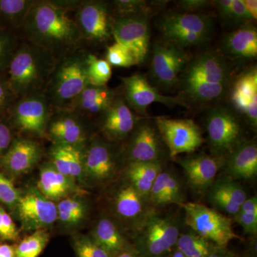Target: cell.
I'll list each match as a JSON object with an SVG mask.
<instances>
[{
	"mask_svg": "<svg viewBox=\"0 0 257 257\" xmlns=\"http://www.w3.org/2000/svg\"><path fill=\"white\" fill-rule=\"evenodd\" d=\"M112 257H140L138 253L135 251V248L133 247V245L128 246V247L125 248L120 252L115 254Z\"/></svg>",
	"mask_w": 257,
	"mask_h": 257,
	"instance_id": "55",
	"label": "cell"
},
{
	"mask_svg": "<svg viewBox=\"0 0 257 257\" xmlns=\"http://www.w3.org/2000/svg\"><path fill=\"white\" fill-rule=\"evenodd\" d=\"M224 49L228 55L235 58H254L257 55L256 28L247 25L229 34L224 39Z\"/></svg>",
	"mask_w": 257,
	"mask_h": 257,
	"instance_id": "32",
	"label": "cell"
},
{
	"mask_svg": "<svg viewBox=\"0 0 257 257\" xmlns=\"http://www.w3.org/2000/svg\"><path fill=\"white\" fill-rule=\"evenodd\" d=\"M37 186L38 190L52 201L62 200L76 191L73 181L60 173L50 162L42 166Z\"/></svg>",
	"mask_w": 257,
	"mask_h": 257,
	"instance_id": "30",
	"label": "cell"
},
{
	"mask_svg": "<svg viewBox=\"0 0 257 257\" xmlns=\"http://www.w3.org/2000/svg\"><path fill=\"white\" fill-rule=\"evenodd\" d=\"M17 97L12 91L6 77H0V114L8 111Z\"/></svg>",
	"mask_w": 257,
	"mask_h": 257,
	"instance_id": "47",
	"label": "cell"
},
{
	"mask_svg": "<svg viewBox=\"0 0 257 257\" xmlns=\"http://www.w3.org/2000/svg\"><path fill=\"white\" fill-rule=\"evenodd\" d=\"M116 96V92L107 86L88 84L80 94L67 108L88 119L101 116L110 106Z\"/></svg>",
	"mask_w": 257,
	"mask_h": 257,
	"instance_id": "26",
	"label": "cell"
},
{
	"mask_svg": "<svg viewBox=\"0 0 257 257\" xmlns=\"http://www.w3.org/2000/svg\"><path fill=\"white\" fill-rule=\"evenodd\" d=\"M251 20H253L252 16L248 13L243 0H233L231 21L235 23H241Z\"/></svg>",
	"mask_w": 257,
	"mask_h": 257,
	"instance_id": "48",
	"label": "cell"
},
{
	"mask_svg": "<svg viewBox=\"0 0 257 257\" xmlns=\"http://www.w3.org/2000/svg\"><path fill=\"white\" fill-rule=\"evenodd\" d=\"M206 128L208 145L213 156L224 157L243 140L239 121L224 106H217L209 111Z\"/></svg>",
	"mask_w": 257,
	"mask_h": 257,
	"instance_id": "11",
	"label": "cell"
},
{
	"mask_svg": "<svg viewBox=\"0 0 257 257\" xmlns=\"http://www.w3.org/2000/svg\"><path fill=\"white\" fill-rule=\"evenodd\" d=\"M234 107L244 114L253 128L257 125V72L253 69L241 75L231 94Z\"/></svg>",
	"mask_w": 257,
	"mask_h": 257,
	"instance_id": "27",
	"label": "cell"
},
{
	"mask_svg": "<svg viewBox=\"0 0 257 257\" xmlns=\"http://www.w3.org/2000/svg\"><path fill=\"white\" fill-rule=\"evenodd\" d=\"M189 64V57L182 47L170 42H159L154 47L152 73L162 87L177 84L179 74Z\"/></svg>",
	"mask_w": 257,
	"mask_h": 257,
	"instance_id": "17",
	"label": "cell"
},
{
	"mask_svg": "<svg viewBox=\"0 0 257 257\" xmlns=\"http://www.w3.org/2000/svg\"><path fill=\"white\" fill-rule=\"evenodd\" d=\"M207 0H182L179 2V5L186 12H196L204 9L211 4Z\"/></svg>",
	"mask_w": 257,
	"mask_h": 257,
	"instance_id": "50",
	"label": "cell"
},
{
	"mask_svg": "<svg viewBox=\"0 0 257 257\" xmlns=\"http://www.w3.org/2000/svg\"><path fill=\"white\" fill-rule=\"evenodd\" d=\"M71 147L72 146L70 145L53 143L49 152L50 163L60 173L69 179H70Z\"/></svg>",
	"mask_w": 257,
	"mask_h": 257,
	"instance_id": "39",
	"label": "cell"
},
{
	"mask_svg": "<svg viewBox=\"0 0 257 257\" xmlns=\"http://www.w3.org/2000/svg\"><path fill=\"white\" fill-rule=\"evenodd\" d=\"M101 117L100 130L104 138L116 143L126 140L139 121L124 96L117 95Z\"/></svg>",
	"mask_w": 257,
	"mask_h": 257,
	"instance_id": "22",
	"label": "cell"
},
{
	"mask_svg": "<svg viewBox=\"0 0 257 257\" xmlns=\"http://www.w3.org/2000/svg\"><path fill=\"white\" fill-rule=\"evenodd\" d=\"M187 187L185 181L173 168L165 166L152 186L149 204L156 211L172 205L181 208L187 202Z\"/></svg>",
	"mask_w": 257,
	"mask_h": 257,
	"instance_id": "19",
	"label": "cell"
},
{
	"mask_svg": "<svg viewBox=\"0 0 257 257\" xmlns=\"http://www.w3.org/2000/svg\"><path fill=\"white\" fill-rule=\"evenodd\" d=\"M59 58L23 40L12 56L6 78L17 99L43 92Z\"/></svg>",
	"mask_w": 257,
	"mask_h": 257,
	"instance_id": "2",
	"label": "cell"
},
{
	"mask_svg": "<svg viewBox=\"0 0 257 257\" xmlns=\"http://www.w3.org/2000/svg\"><path fill=\"white\" fill-rule=\"evenodd\" d=\"M15 209L25 229L43 230L57 219V205L37 188L29 189L22 195Z\"/></svg>",
	"mask_w": 257,
	"mask_h": 257,
	"instance_id": "18",
	"label": "cell"
},
{
	"mask_svg": "<svg viewBox=\"0 0 257 257\" xmlns=\"http://www.w3.org/2000/svg\"><path fill=\"white\" fill-rule=\"evenodd\" d=\"M122 160L124 153L116 143L101 137L91 138L84 148V178L94 184L110 182L119 173Z\"/></svg>",
	"mask_w": 257,
	"mask_h": 257,
	"instance_id": "7",
	"label": "cell"
},
{
	"mask_svg": "<svg viewBox=\"0 0 257 257\" xmlns=\"http://www.w3.org/2000/svg\"><path fill=\"white\" fill-rule=\"evenodd\" d=\"M57 219L62 224L74 226L84 220L87 214V206L80 199L66 197L57 205Z\"/></svg>",
	"mask_w": 257,
	"mask_h": 257,
	"instance_id": "34",
	"label": "cell"
},
{
	"mask_svg": "<svg viewBox=\"0 0 257 257\" xmlns=\"http://www.w3.org/2000/svg\"><path fill=\"white\" fill-rule=\"evenodd\" d=\"M0 236L7 240H15L18 231L11 216L0 207Z\"/></svg>",
	"mask_w": 257,
	"mask_h": 257,
	"instance_id": "46",
	"label": "cell"
},
{
	"mask_svg": "<svg viewBox=\"0 0 257 257\" xmlns=\"http://www.w3.org/2000/svg\"><path fill=\"white\" fill-rule=\"evenodd\" d=\"M90 236L111 257L133 245L122 228L109 216H102L98 219Z\"/></svg>",
	"mask_w": 257,
	"mask_h": 257,
	"instance_id": "28",
	"label": "cell"
},
{
	"mask_svg": "<svg viewBox=\"0 0 257 257\" xmlns=\"http://www.w3.org/2000/svg\"><path fill=\"white\" fill-rule=\"evenodd\" d=\"M243 4L246 6L248 13L251 14L253 20L257 18V1L256 0H243Z\"/></svg>",
	"mask_w": 257,
	"mask_h": 257,
	"instance_id": "53",
	"label": "cell"
},
{
	"mask_svg": "<svg viewBox=\"0 0 257 257\" xmlns=\"http://www.w3.org/2000/svg\"><path fill=\"white\" fill-rule=\"evenodd\" d=\"M10 124L22 133L39 138L46 136L53 109L44 92L19 98L8 110Z\"/></svg>",
	"mask_w": 257,
	"mask_h": 257,
	"instance_id": "9",
	"label": "cell"
},
{
	"mask_svg": "<svg viewBox=\"0 0 257 257\" xmlns=\"http://www.w3.org/2000/svg\"><path fill=\"white\" fill-rule=\"evenodd\" d=\"M90 119L69 109L54 110L47 126L46 136L53 143L84 147L91 138Z\"/></svg>",
	"mask_w": 257,
	"mask_h": 257,
	"instance_id": "16",
	"label": "cell"
},
{
	"mask_svg": "<svg viewBox=\"0 0 257 257\" xmlns=\"http://www.w3.org/2000/svg\"><path fill=\"white\" fill-rule=\"evenodd\" d=\"M84 147H71L70 179L76 181H83L84 178Z\"/></svg>",
	"mask_w": 257,
	"mask_h": 257,
	"instance_id": "45",
	"label": "cell"
},
{
	"mask_svg": "<svg viewBox=\"0 0 257 257\" xmlns=\"http://www.w3.org/2000/svg\"><path fill=\"white\" fill-rule=\"evenodd\" d=\"M181 209L185 226L219 247L226 248L232 240L241 239L233 229L231 218L219 211L200 203L188 202Z\"/></svg>",
	"mask_w": 257,
	"mask_h": 257,
	"instance_id": "5",
	"label": "cell"
},
{
	"mask_svg": "<svg viewBox=\"0 0 257 257\" xmlns=\"http://www.w3.org/2000/svg\"><path fill=\"white\" fill-rule=\"evenodd\" d=\"M216 4L217 5V9L221 16L224 19L231 20L233 0H220V1H216Z\"/></svg>",
	"mask_w": 257,
	"mask_h": 257,
	"instance_id": "51",
	"label": "cell"
},
{
	"mask_svg": "<svg viewBox=\"0 0 257 257\" xmlns=\"http://www.w3.org/2000/svg\"><path fill=\"white\" fill-rule=\"evenodd\" d=\"M222 173L238 181L253 180L257 175V145L253 141L240 142L223 157Z\"/></svg>",
	"mask_w": 257,
	"mask_h": 257,
	"instance_id": "23",
	"label": "cell"
},
{
	"mask_svg": "<svg viewBox=\"0 0 257 257\" xmlns=\"http://www.w3.org/2000/svg\"><path fill=\"white\" fill-rule=\"evenodd\" d=\"M229 69L224 59L206 52L198 56L186 67L184 82L202 81L211 84H227Z\"/></svg>",
	"mask_w": 257,
	"mask_h": 257,
	"instance_id": "25",
	"label": "cell"
},
{
	"mask_svg": "<svg viewBox=\"0 0 257 257\" xmlns=\"http://www.w3.org/2000/svg\"><path fill=\"white\" fill-rule=\"evenodd\" d=\"M21 197L22 194L14 184L0 172V202L15 209Z\"/></svg>",
	"mask_w": 257,
	"mask_h": 257,
	"instance_id": "44",
	"label": "cell"
},
{
	"mask_svg": "<svg viewBox=\"0 0 257 257\" xmlns=\"http://www.w3.org/2000/svg\"><path fill=\"white\" fill-rule=\"evenodd\" d=\"M73 247L77 257H111L91 236H79L74 238Z\"/></svg>",
	"mask_w": 257,
	"mask_h": 257,
	"instance_id": "41",
	"label": "cell"
},
{
	"mask_svg": "<svg viewBox=\"0 0 257 257\" xmlns=\"http://www.w3.org/2000/svg\"><path fill=\"white\" fill-rule=\"evenodd\" d=\"M212 28L209 17L196 13H170L160 22L167 42L182 48L204 45L210 38Z\"/></svg>",
	"mask_w": 257,
	"mask_h": 257,
	"instance_id": "8",
	"label": "cell"
},
{
	"mask_svg": "<svg viewBox=\"0 0 257 257\" xmlns=\"http://www.w3.org/2000/svg\"><path fill=\"white\" fill-rule=\"evenodd\" d=\"M106 60L111 67H130L139 64L131 52L116 42L107 47Z\"/></svg>",
	"mask_w": 257,
	"mask_h": 257,
	"instance_id": "40",
	"label": "cell"
},
{
	"mask_svg": "<svg viewBox=\"0 0 257 257\" xmlns=\"http://www.w3.org/2000/svg\"><path fill=\"white\" fill-rule=\"evenodd\" d=\"M50 236L45 230L35 231L15 247V257H39L46 247Z\"/></svg>",
	"mask_w": 257,
	"mask_h": 257,
	"instance_id": "36",
	"label": "cell"
},
{
	"mask_svg": "<svg viewBox=\"0 0 257 257\" xmlns=\"http://www.w3.org/2000/svg\"><path fill=\"white\" fill-rule=\"evenodd\" d=\"M185 227L179 211H155L132 239L140 257H168Z\"/></svg>",
	"mask_w": 257,
	"mask_h": 257,
	"instance_id": "4",
	"label": "cell"
},
{
	"mask_svg": "<svg viewBox=\"0 0 257 257\" xmlns=\"http://www.w3.org/2000/svg\"><path fill=\"white\" fill-rule=\"evenodd\" d=\"M124 156L128 162H163L170 158L167 147L156 124L149 120H139L128 136Z\"/></svg>",
	"mask_w": 257,
	"mask_h": 257,
	"instance_id": "10",
	"label": "cell"
},
{
	"mask_svg": "<svg viewBox=\"0 0 257 257\" xmlns=\"http://www.w3.org/2000/svg\"><path fill=\"white\" fill-rule=\"evenodd\" d=\"M165 166L163 162H128L125 165L123 175L128 183L148 201L155 179Z\"/></svg>",
	"mask_w": 257,
	"mask_h": 257,
	"instance_id": "29",
	"label": "cell"
},
{
	"mask_svg": "<svg viewBox=\"0 0 257 257\" xmlns=\"http://www.w3.org/2000/svg\"><path fill=\"white\" fill-rule=\"evenodd\" d=\"M205 197L213 209L228 214L231 219L248 198L241 184L224 174L217 175Z\"/></svg>",
	"mask_w": 257,
	"mask_h": 257,
	"instance_id": "21",
	"label": "cell"
},
{
	"mask_svg": "<svg viewBox=\"0 0 257 257\" xmlns=\"http://www.w3.org/2000/svg\"><path fill=\"white\" fill-rule=\"evenodd\" d=\"M75 23L82 41L99 45L111 35V8L104 1H82L76 10Z\"/></svg>",
	"mask_w": 257,
	"mask_h": 257,
	"instance_id": "12",
	"label": "cell"
},
{
	"mask_svg": "<svg viewBox=\"0 0 257 257\" xmlns=\"http://www.w3.org/2000/svg\"><path fill=\"white\" fill-rule=\"evenodd\" d=\"M227 84H211L202 81L184 82V92L193 99L198 101H209L219 97L224 93Z\"/></svg>",
	"mask_w": 257,
	"mask_h": 257,
	"instance_id": "35",
	"label": "cell"
},
{
	"mask_svg": "<svg viewBox=\"0 0 257 257\" xmlns=\"http://www.w3.org/2000/svg\"><path fill=\"white\" fill-rule=\"evenodd\" d=\"M20 34L57 58L78 50L82 42L75 20L52 0H37Z\"/></svg>",
	"mask_w": 257,
	"mask_h": 257,
	"instance_id": "1",
	"label": "cell"
},
{
	"mask_svg": "<svg viewBox=\"0 0 257 257\" xmlns=\"http://www.w3.org/2000/svg\"><path fill=\"white\" fill-rule=\"evenodd\" d=\"M219 248L188 227L187 229L184 227L176 245V249L187 257H208Z\"/></svg>",
	"mask_w": 257,
	"mask_h": 257,
	"instance_id": "33",
	"label": "cell"
},
{
	"mask_svg": "<svg viewBox=\"0 0 257 257\" xmlns=\"http://www.w3.org/2000/svg\"><path fill=\"white\" fill-rule=\"evenodd\" d=\"M232 219L241 226L245 234L256 236L257 234L256 196L248 197Z\"/></svg>",
	"mask_w": 257,
	"mask_h": 257,
	"instance_id": "37",
	"label": "cell"
},
{
	"mask_svg": "<svg viewBox=\"0 0 257 257\" xmlns=\"http://www.w3.org/2000/svg\"><path fill=\"white\" fill-rule=\"evenodd\" d=\"M155 123L167 147L170 158H175L182 154H192L204 142L200 128L192 119L158 116L155 118Z\"/></svg>",
	"mask_w": 257,
	"mask_h": 257,
	"instance_id": "13",
	"label": "cell"
},
{
	"mask_svg": "<svg viewBox=\"0 0 257 257\" xmlns=\"http://www.w3.org/2000/svg\"><path fill=\"white\" fill-rule=\"evenodd\" d=\"M87 72L89 84L95 86H106L112 74L111 65L107 61L88 53Z\"/></svg>",
	"mask_w": 257,
	"mask_h": 257,
	"instance_id": "38",
	"label": "cell"
},
{
	"mask_svg": "<svg viewBox=\"0 0 257 257\" xmlns=\"http://www.w3.org/2000/svg\"><path fill=\"white\" fill-rule=\"evenodd\" d=\"M124 88V98L130 109L141 115L147 114V109L153 103L167 106L182 104L177 97L160 94L141 74L121 77Z\"/></svg>",
	"mask_w": 257,
	"mask_h": 257,
	"instance_id": "20",
	"label": "cell"
},
{
	"mask_svg": "<svg viewBox=\"0 0 257 257\" xmlns=\"http://www.w3.org/2000/svg\"><path fill=\"white\" fill-rule=\"evenodd\" d=\"M0 257H15V247L9 244H0Z\"/></svg>",
	"mask_w": 257,
	"mask_h": 257,
	"instance_id": "52",
	"label": "cell"
},
{
	"mask_svg": "<svg viewBox=\"0 0 257 257\" xmlns=\"http://www.w3.org/2000/svg\"><path fill=\"white\" fill-rule=\"evenodd\" d=\"M41 147L30 138H17L1 158L3 167L13 175L28 173L40 162Z\"/></svg>",
	"mask_w": 257,
	"mask_h": 257,
	"instance_id": "24",
	"label": "cell"
},
{
	"mask_svg": "<svg viewBox=\"0 0 257 257\" xmlns=\"http://www.w3.org/2000/svg\"><path fill=\"white\" fill-rule=\"evenodd\" d=\"M87 55L78 49L57 61L43 92L53 111L67 108L89 84Z\"/></svg>",
	"mask_w": 257,
	"mask_h": 257,
	"instance_id": "3",
	"label": "cell"
},
{
	"mask_svg": "<svg viewBox=\"0 0 257 257\" xmlns=\"http://www.w3.org/2000/svg\"><path fill=\"white\" fill-rule=\"evenodd\" d=\"M37 0H0V29L21 33L29 13Z\"/></svg>",
	"mask_w": 257,
	"mask_h": 257,
	"instance_id": "31",
	"label": "cell"
},
{
	"mask_svg": "<svg viewBox=\"0 0 257 257\" xmlns=\"http://www.w3.org/2000/svg\"><path fill=\"white\" fill-rule=\"evenodd\" d=\"M147 3L144 0H116L111 3L113 18H122L131 15L145 14Z\"/></svg>",
	"mask_w": 257,
	"mask_h": 257,
	"instance_id": "43",
	"label": "cell"
},
{
	"mask_svg": "<svg viewBox=\"0 0 257 257\" xmlns=\"http://www.w3.org/2000/svg\"><path fill=\"white\" fill-rule=\"evenodd\" d=\"M13 140L14 138L10 125L4 121H0V159L8 151Z\"/></svg>",
	"mask_w": 257,
	"mask_h": 257,
	"instance_id": "49",
	"label": "cell"
},
{
	"mask_svg": "<svg viewBox=\"0 0 257 257\" xmlns=\"http://www.w3.org/2000/svg\"><path fill=\"white\" fill-rule=\"evenodd\" d=\"M174 160L183 170L187 187L198 195L205 196L223 165V157L204 153L189 154Z\"/></svg>",
	"mask_w": 257,
	"mask_h": 257,
	"instance_id": "14",
	"label": "cell"
},
{
	"mask_svg": "<svg viewBox=\"0 0 257 257\" xmlns=\"http://www.w3.org/2000/svg\"><path fill=\"white\" fill-rule=\"evenodd\" d=\"M19 43L18 35L0 29V74L6 72L10 59Z\"/></svg>",
	"mask_w": 257,
	"mask_h": 257,
	"instance_id": "42",
	"label": "cell"
},
{
	"mask_svg": "<svg viewBox=\"0 0 257 257\" xmlns=\"http://www.w3.org/2000/svg\"><path fill=\"white\" fill-rule=\"evenodd\" d=\"M109 196L112 217L128 235L130 239L143 227L155 211L148 201L124 178Z\"/></svg>",
	"mask_w": 257,
	"mask_h": 257,
	"instance_id": "6",
	"label": "cell"
},
{
	"mask_svg": "<svg viewBox=\"0 0 257 257\" xmlns=\"http://www.w3.org/2000/svg\"><path fill=\"white\" fill-rule=\"evenodd\" d=\"M146 14L113 18L111 35L133 54L138 64L145 60L150 45V25Z\"/></svg>",
	"mask_w": 257,
	"mask_h": 257,
	"instance_id": "15",
	"label": "cell"
},
{
	"mask_svg": "<svg viewBox=\"0 0 257 257\" xmlns=\"http://www.w3.org/2000/svg\"><path fill=\"white\" fill-rule=\"evenodd\" d=\"M168 257H187L186 256H184L183 253H181L180 251H178L177 249L174 250L173 251H172V253H170V255H169Z\"/></svg>",
	"mask_w": 257,
	"mask_h": 257,
	"instance_id": "56",
	"label": "cell"
},
{
	"mask_svg": "<svg viewBox=\"0 0 257 257\" xmlns=\"http://www.w3.org/2000/svg\"><path fill=\"white\" fill-rule=\"evenodd\" d=\"M208 257H239L237 254L230 251L226 248H219L214 253Z\"/></svg>",
	"mask_w": 257,
	"mask_h": 257,
	"instance_id": "54",
	"label": "cell"
}]
</instances>
